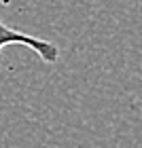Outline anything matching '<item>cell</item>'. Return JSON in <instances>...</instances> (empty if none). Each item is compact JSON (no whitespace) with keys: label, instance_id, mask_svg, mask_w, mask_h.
Wrapping results in <instances>:
<instances>
[{"label":"cell","instance_id":"6da1fadb","mask_svg":"<svg viewBox=\"0 0 142 148\" xmlns=\"http://www.w3.org/2000/svg\"><path fill=\"white\" fill-rule=\"evenodd\" d=\"M11 45L28 47V49H32L47 64H55L57 57H59L57 45H53V42H49V40H45V38L26 34V32H19L15 28H9V25L2 23V19H0V51H2L4 47H11Z\"/></svg>","mask_w":142,"mask_h":148}]
</instances>
